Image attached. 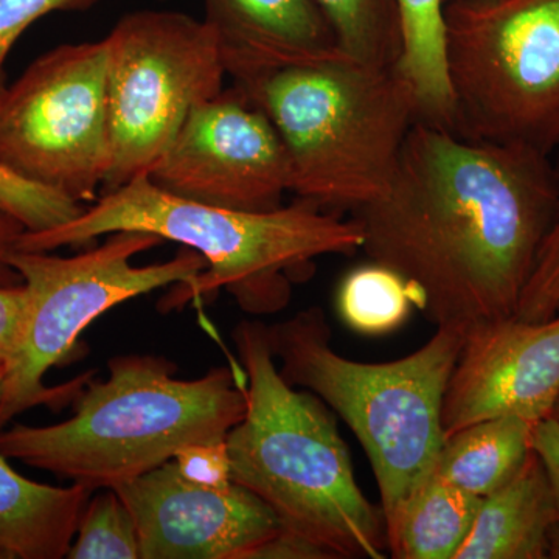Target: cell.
Masks as SVG:
<instances>
[{
    "instance_id": "6da1fadb",
    "label": "cell",
    "mask_w": 559,
    "mask_h": 559,
    "mask_svg": "<svg viewBox=\"0 0 559 559\" xmlns=\"http://www.w3.org/2000/svg\"><path fill=\"white\" fill-rule=\"evenodd\" d=\"M557 207L551 157L418 120L388 190L353 212L370 261L440 325L514 318Z\"/></svg>"
},
{
    "instance_id": "7a4b0ae2",
    "label": "cell",
    "mask_w": 559,
    "mask_h": 559,
    "mask_svg": "<svg viewBox=\"0 0 559 559\" xmlns=\"http://www.w3.org/2000/svg\"><path fill=\"white\" fill-rule=\"evenodd\" d=\"M145 231L179 242L205 260V270L175 285L160 301L165 310L226 289L252 316L285 310L293 283L310 277L314 260L353 255L362 249L358 219L297 200L267 212L216 207L157 189L148 175L102 193L75 219L53 229L21 235L17 250L51 252L86 245L114 231Z\"/></svg>"
},
{
    "instance_id": "3957f363",
    "label": "cell",
    "mask_w": 559,
    "mask_h": 559,
    "mask_svg": "<svg viewBox=\"0 0 559 559\" xmlns=\"http://www.w3.org/2000/svg\"><path fill=\"white\" fill-rule=\"evenodd\" d=\"M231 337L248 378L245 417L226 439L231 481L331 559L385 558L384 516L359 488L329 407L280 374L263 322L241 320Z\"/></svg>"
},
{
    "instance_id": "277c9868",
    "label": "cell",
    "mask_w": 559,
    "mask_h": 559,
    "mask_svg": "<svg viewBox=\"0 0 559 559\" xmlns=\"http://www.w3.org/2000/svg\"><path fill=\"white\" fill-rule=\"evenodd\" d=\"M175 371L160 356H117L66 421L0 430V454L95 491L138 479L189 444L226 440L245 417V385L226 367L197 380Z\"/></svg>"
},
{
    "instance_id": "5b68a950",
    "label": "cell",
    "mask_w": 559,
    "mask_h": 559,
    "mask_svg": "<svg viewBox=\"0 0 559 559\" xmlns=\"http://www.w3.org/2000/svg\"><path fill=\"white\" fill-rule=\"evenodd\" d=\"M465 333L462 326L440 325L417 352L371 364L331 348L322 308H307L267 326L280 374L325 401L362 444L380 488L385 536L412 496L436 474L444 444V392Z\"/></svg>"
},
{
    "instance_id": "8992f818",
    "label": "cell",
    "mask_w": 559,
    "mask_h": 559,
    "mask_svg": "<svg viewBox=\"0 0 559 559\" xmlns=\"http://www.w3.org/2000/svg\"><path fill=\"white\" fill-rule=\"evenodd\" d=\"M235 84L278 131L290 193L329 212H356L388 190L419 120L414 90L399 69L345 53Z\"/></svg>"
},
{
    "instance_id": "52a82bcc",
    "label": "cell",
    "mask_w": 559,
    "mask_h": 559,
    "mask_svg": "<svg viewBox=\"0 0 559 559\" xmlns=\"http://www.w3.org/2000/svg\"><path fill=\"white\" fill-rule=\"evenodd\" d=\"M444 17L454 132L554 156L559 0H457Z\"/></svg>"
},
{
    "instance_id": "ba28073f",
    "label": "cell",
    "mask_w": 559,
    "mask_h": 559,
    "mask_svg": "<svg viewBox=\"0 0 559 559\" xmlns=\"http://www.w3.org/2000/svg\"><path fill=\"white\" fill-rule=\"evenodd\" d=\"M164 240L145 231H114L97 248L73 257L14 250L10 264L21 275L27 305L16 356L0 385V430L32 407L53 406L80 392L90 374L47 388V371L62 362L80 334L110 308L165 286L189 283L205 270L187 248L165 263L134 266L139 253Z\"/></svg>"
},
{
    "instance_id": "9c48e42d",
    "label": "cell",
    "mask_w": 559,
    "mask_h": 559,
    "mask_svg": "<svg viewBox=\"0 0 559 559\" xmlns=\"http://www.w3.org/2000/svg\"><path fill=\"white\" fill-rule=\"evenodd\" d=\"M105 40L110 167L102 193L148 175L191 110L219 95L227 76L215 31L179 11H132Z\"/></svg>"
},
{
    "instance_id": "30bf717a",
    "label": "cell",
    "mask_w": 559,
    "mask_h": 559,
    "mask_svg": "<svg viewBox=\"0 0 559 559\" xmlns=\"http://www.w3.org/2000/svg\"><path fill=\"white\" fill-rule=\"evenodd\" d=\"M0 167L80 204L98 200L110 167L105 39L55 47L7 87Z\"/></svg>"
},
{
    "instance_id": "8fae6325",
    "label": "cell",
    "mask_w": 559,
    "mask_h": 559,
    "mask_svg": "<svg viewBox=\"0 0 559 559\" xmlns=\"http://www.w3.org/2000/svg\"><path fill=\"white\" fill-rule=\"evenodd\" d=\"M148 179L182 200L267 212L289 191V159L270 117L235 84L191 110Z\"/></svg>"
},
{
    "instance_id": "7c38bea8",
    "label": "cell",
    "mask_w": 559,
    "mask_h": 559,
    "mask_svg": "<svg viewBox=\"0 0 559 559\" xmlns=\"http://www.w3.org/2000/svg\"><path fill=\"white\" fill-rule=\"evenodd\" d=\"M114 489L134 518L140 559H255L283 528L249 489L194 484L175 460Z\"/></svg>"
},
{
    "instance_id": "4fadbf2b",
    "label": "cell",
    "mask_w": 559,
    "mask_h": 559,
    "mask_svg": "<svg viewBox=\"0 0 559 559\" xmlns=\"http://www.w3.org/2000/svg\"><path fill=\"white\" fill-rule=\"evenodd\" d=\"M559 395V314L481 320L466 329L441 412L444 439L484 419L549 418Z\"/></svg>"
},
{
    "instance_id": "5bb4252c",
    "label": "cell",
    "mask_w": 559,
    "mask_h": 559,
    "mask_svg": "<svg viewBox=\"0 0 559 559\" xmlns=\"http://www.w3.org/2000/svg\"><path fill=\"white\" fill-rule=\"evenodd\" d=\"M235 83L342 53L316 0H202Z\"/></svg>"
},
{
    "instance_id": "9a60e30c",
    "label": "cell",
    "mask_w": 559,
    "mask_h": 559,
    "mask_svg": "<svg viewBox=\"0 0 559 559\" xmlns=\"http://www.w3.org/2000/svg\"><path fill=\"white\" fill-rule=\"evenodd\" d=\"M557 525L546 468L535 451L506 485L481 498L468 538L455 559L549 558Z\"/></svg>"
},
{
    "instance_id": "2e32d148",
    "label": "cell",
    "mask_w": 559,
    "mask_h": 559,
    "mask_svg": "<svg viewBox=\"0 0 559 559\" xmlns=\"http://www.w3.org/2000/svg\"><path fill=\"white\" fill-rule=\"evenodd\" d=\"M91 492L27 479L0 454V559L68 558Z\"/></svg>"
},
{
    "instance_id": "e0dca14e",
    "label": "cell",
    "mask_w": 559,
    "mask_h": 559,
    "mask_svg": "<svg viewBox=\"0 0 559 559\" xmlns=\"http://www.w3.org/2000/svg\"><path fill=\"white\" fill-rule=\"evenodd\" d=\"M538 423L498 417L474 423L444 439L436 476L476 498H485L520 471L533 451Z\"/></svg>"
},
{
    "instance_id": "ac0fdd59",
    "label": "cell",
    "mask_w": 559,
    "mask_h": 559,
    "mask_svg": "<svg viewBox=\"0 0 559 559\" xmlns=\"http://www.w3.org/2000/svg\"><path fill=\"white\" fill-rule=\"evenodd\" d=\"M401 22L396 69L417 98L419 120L454 131V103L447 68L448 0H395Z\"/></svg>"
},
{
    "instance_id": "d6986e66",
    "label": "cell",
    "mask_w": 559,
    "mask_h": 559,
    "mask_svg": "<svg viewBox=\"0 0 559 559\" xmlns=\"http://www.w3.org/2000/svg\"><path fill=\"white\" fill-rule=\"evenodd\" d=\"M480 500L433 474L412 496L388 536L390 557L455 559L468 538Z\"/></svg>"
},
{
    "instance_id": "ffe728a7",
    "label": "cell",
    "mask_w": 559,
    "mask_h": 559,
    "mask_svg": "<svg viewBox=\"0 0 559 559\" xmlns=\"http://www.w3.org/2000/svg\"><path fill=\"white\" fill-rule=\"evenodd\" d=\"M342 53L377 68H396L401 22L395 0H316Z\"/></svg>"
},
{
    "instance_id": "44dd1931",
    "label": "cell",
    "mask_w": 559,
    "mask_h": 559,
    "mask_svg": "<svg viewBox=\"0 0 559 559\" xmlns=\"http://www.w3.org/2000/svg\"><path fill=\"white\" fill-rule=\"evenodd\" d=\"M337 305L349 329L369 336L400 329L417 307L409 283L374 261L345 275Z\"/></svg>"
},
{
    "instance_id": "7402d4cb",
    "label": "cell",
    "mask_w": 559,
    "mask_h": 559,
    "mask_svg": "<svg viewBox=\"0 0 559 559\" xmlns=\"http://www.w3.org/2000/svg\"><path fill=\"white\" fill-rule=\"evenodd\" d=\"M75 536L69 559H140L134 518L116 489L87 500Z\"/></svg>"
},
{
    "instance_id": "603a6c76",
    "label": "cell",
    "mask_w": 559,
    "mask_h": 559,
    "mask_svg": "<svg viewBox=\"0 0 559 559\" xmlns=\"http://www.w3.org/2000/svg\"><path fill=\"white\" fill-rule=\"evenodd\" d=\"M0 207L24 224L27 231L53 229L84 212L80 202L0 167Z\"/></svg>"
},
{
    "instance_id": "cb8c5ba5",
    "label": "cell",
    "mask_w": 559,
    "mask_h": 559,
    "mask_svg": "<svg viewBox=\"0 0 559 559\" xmlns=\"http://www.w3.org/2000/svg\"><path fill=\"white\" fill-rule=\"evenodd\" d=\"M551 164L557 183V207L516 312L518 319L528 322H543L559 314V150L551 156Z\"/></svg>"
},
{
    "instance_id": "d4e9b609",
    "label": "cell",
    "mask_w": 559,
    "mask_h": 559,
    "mask_svg": "<svg viewBox=\"0 0 559 559\" xmlns=\"http://www.w3.org/2000/svg\"><path fill=\"white\" fill-rule=\"evenodd\" d=\"M103 0H0V100L7 92V57L16 40L40 17L53 11H84Z\"/></svg>"
},
{
    "instance_id": "484cf974",
    "label": "cell",
    "mask_w": 559,
    "mask_h": 559,
    "mask_svg": "<svg viewBox=\"0 0 559 559\" xmlns=\"http://www.w3.org/2000/svg\"><path fill=\"white\" fill-rule=\"evenodd\" d=\"M180 474L205 487H226L231 484L230 457L226 440L197 443L182 448L175 455Z\"/></svg>"
},
{
    "instance_id": "4316f807",
    "label": "cell",
    "mask_w": 559,
    "mask_h": 559,
    "mask_svg": "<svg viewBox=\"0 0 559 559\" xmlns=\"http://www.w3.org/2000/svg\"><path fill=\"white\" fill-rule=\"evenodd\" d=\"M25 305H27V290L24 283L0 286V385L9 374L11 364L16 356Z\"/></svg>"
},
{
    "instance_id": "83f0119b",
    "label": "cell",
    "mask_w": 559,
    "mask_h": 559,
    "mask_svg": "<svg viewBox=\"0 0 559 559\" xmlns=\"http://www.w3.org/2000/svg\"><path fill=\"white\" fill-rule=\"evenodd\" d=\"M533 451L539 455L547 477H549L551 495H554L555 510H557V525L551 532L549 558H559V421L546 418L536 425L533 433Z\"/></svg>"
},
{
    "instance_id": "f1b7e54d",
    "label": "cell",
    "mask_w": 559,
    "mask_h": 559,
    "mask_svg": "<svg viewBox=\"0 0 559 559\" xmlns=\"http://www.w3.org/2000/svg\"><path fill=\"white\" fill-rule=\"evenodd\" d=\"M257 558H299V559H331L329 551L320 549L319 546L312 544L311 540L301 538L296 533H290L288 530L282 528L274 536L267 540L259 551Z\"/></svg>"
},
{
    "instance_id": "f546056e",
    "label": "cell",
    "mask_w": 559,
    "mask_h": 559,
    "mask_svg": "<svg viewBox=\"0 0 559 559\" xmlns=\"http://www.w3.org/2000/svg\"><path fill=\"white\" fill-rule=\"evenodd\" d=\"M25 227L5 209L0 207V286L21 285L22 278L10 264V255L17 248Z\"/></svg>"
},
{
    "instance_id": "4dcf8cb0",
    "label": "cell",
    "mask_w": 559,
    "mask_h": 559,
    "mask_svg": "<svg viewBox=\"0 0 559 559\" xmlns=\"http://www.w3.org/2000/svg\"><path fill=\"white\" fill-rule=\"evenodd\" d=\"M550 417L558 419V421H559V395H558L557 403H555L554 411H551Z\"/></svg>"
},
{
    "instance_id": "1f68e13d",
    "label": "cell",
    "mask_w": 559,
    "mask_h": 559,
    "mask_svg": "<svg viewBox=\"0 0 559 559\" xmlns=\"http://www.w3.org/2000/svg\"><path fill=\"white\" fill-rule=\"evenodd\" d=\"M448 2H457V0H448Z\"/></svg>"
}]
</instances>
